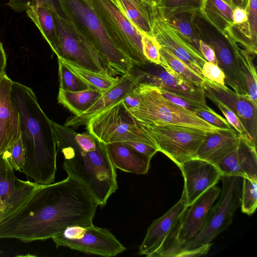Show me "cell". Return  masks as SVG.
<instances>
[{
  "mask_svg": "<svg viewBox=\"0 0 257 257\" xmlns=\"http://www.w3.org/2000/svg\"><path fill=\"white\" fill-rule=\"evenodd\" d=\"M98 206L86 187L71 177L41 185L19 210L0 222V238L29 242L52 238L71 226H89Z\"/></svg>",
  "mask_w": 257,
  "mask_h": 257,
  "instance_id": "obj_1",
  "label": "cell"
},
{
  "mask_svg": "<svg viewBox=\"0 0 257 257\" xmlns=\"http://www.w3.org/2000/svg\"><path fill=\"white\" fill-rule=\"evenodd\" d=\"M11 96L19 114L25 152L22 172L38 184L52 183L58 151L52 120L41 108L31 88L13 81Z\"/></svg>",
  "mask_w": 257,
  "mask_h": 257,
  "instance_id": "obj_2",
  "label": "cell"
},
{
  "mask_svg": "<svg viewBox=\"0 0 257 257\" xmlns=\"http://www.w3.org/2000/svg\"><path fill=\"white\" fill-rule=\"evenodd\" d=\"M57 151L64 156L63 168L68 176L82 184L97 201L104 206L117 190L116 168L105 145L97 140L95 145L81 147L74 138V130L52 120Z\"/></svg>",
  "mask_w": 257,
  "mask_h": 257,
  "instance_id": "obj_3",
  "label": "cell"
},
{
  "mask_svg": "<svg viewBox=\"0 0 257 257\" xmlns=\"http://www.w3.org/2000/svg\"><path fill=\"white\" fill-rule=\"evenodd\" d=\"M221 195L208 212L203 226L192 239L180 245L171 256H195L207 253L212 241L231 224L233 216L240 206L243 177L222 175Z\"/></svg>",
  "mask_w": 257,
  "mask_h": 257,
  "instance_id": "obj_4",
  "label": "cell"
},
{
  "mask_svg": "<svg viewBox=\"0 0 257 257\" xmlns=\"http://www.w3.org/2000/svg\"><path fill=\"white\" fill-rule=\"evenodd\" d=\"M135 90L140 96V104L135 108L126 109L139 124L165 123L207 133H215L221 130L201 118L194 112L167 99L156 86L140 82Z\"/></svg>",
  "mask_w": 257,
  "mask_h": 257,
  "instance_id": "obj_5",
  "label": "cell"
},
{
  "mask_svg": "<svg viewBox=\"0 0 257 257\" xmlns=\"http://www.w3.org/2000/svg\"><path fill=\"white\" fill-rule=\"evenodd\" d=\"M72 24L106 61L110 72L121 75L134 67L132 61L112 42L95 14L90 0H61Z\"/></svg>",
  "mask_w": 257,
  "mask_h": 257,
  "instance_id": "obj_6",
  "label": "cell"
},
{
  "mask_svg": "<svg viewBox=\"0 0 257 257\" xmlns=\"http://www.w3.org/2000/svg\"><path fill=\"white\" fill-rule=\"evenodd\" d=\"M101 24L115 46L134 65L142 67L148 61L144 55L141 33L112 0H90Z\"/></svg>",
  "mask_w": 257,
  "mask_h": 257,
  "instance_id": "obj_7",
  "label": "cell"
},
{
  "mask_svg": "<svg viewBox=\"0 0 257 257\" xmlns=\"http://www.w3.org/2000/svg\"><path fill=\"white\" fill-rule=\"evenodd\" d=\"M193 22L200 39L214 50L217 65L225 75V82L235 92L247 97L239 67L240 48L237 43L227 32L223 33L211 24L201 12L193 14Z\"/></svg>",
  "mask_w": 257,
  "mask_h": 257,
  "instance_id": "obj_8",
  "label": "cell"
},
{
  "mask_svg": "<svg viewBox=\"0 0 257 257\" xmlns=\"http://www.w3.org/2000/svg\"><path fill=\"white\" fill-rule=\"evenodd\" d=\"M85 125L88 132L104 144L136 142L157 148L121 101L92 117Z\"/></svg>",
  "mask_w": 257,
  "mask_h": 257,
  "instance_id": "obj_9",
  "label": "cell"
},
{
  "mask_svg": "<svg viewBox=\"0 0 257 257\" xmlns=\"http://www.w3.org/2000/svg\"><path fill=\"white\" fill-rule=\"evenodd\" d=\"M139 124L156 144L159 152L165 154L178 167L184 162L196 158L199 147L209 133L165 123Z\"/></svg>",
  "mask_w": 257,
  "mask_h": 257,
  "instance_id": "obj_10",
  "label": "cell"
},
{
  "mask_svg": "<svg viewBox=\"0 0 257 257\" xmlns=\"http://www.w3.org/2000/svg\"><path fill=\"white\" fill-rule=\"evenodd\" d=\"M58 43L56 55L84 69L110 74L106 61L91 43L68 21L53 12Z\"/></svg>",
  "mask_w": 257,
  "mask_h": 257,
  "instance_id": "obj_11",
  "label": "cell"
},
{
  "mask_svg": "<svg viewBox=\"0 0 257 257\" xmlns=\"http://www.w3.org/2000/svg\"><path fill=\"white\" fill-rule=\"evenodd\" d=\"M52 238L57 248L65 246L105 257L114 256L126 250L108 229L93 224L86 227L70 226Z\"/></svg>",
  "mask_w": 257,
  "mask_h": 257,
  "instance_id": "obj_12",
  "label": "cell"
},
{
  "mask_svg": "<svg viewBox=\"0 0 257 257\" xmlns=\"http://www.w3.org/2000/svg\"><path fill=\"white\" fill-rule=\"evenodd\" d=\"M221 190L216 184L212 186L187 207L166 241L161 257H170L175 249L199 233Z\"/></svg>",
  "mask_w": 257,
  "mask_h": 257,
  "instance_id": "obj_13",
  "label": "cell"
},
{
  "mask_svg": "<svg viewBox=\"0 0 257 257\" xmlns=\"http://www.w3.org/2000/svg\"><path fill=\"white\" fill-rule=\"evenodd\" d=\"M202 88L205 97L213 103L219 102L225 105L238 117L248 139L256 146L257 106L246 96L208 80L205 81Z\"/></svg>",
  "mask_w": 257,
  "mask_h": 257,
  "instance_id": "obj_14",
  "label": "cell"
},
{
  "mask_svg": "<svg viewBox=\"0 0 257 257\" xmlns=\"http://www.w3.org/2000/svg\"><path fill=\"white\" fill-rule=\"evenodd\" d=\"M40 185L18 179L5 156L1 155L0 222L19 210Z\"/></svg>",
  "mask_w": 257,
  "mask_h": 257,
  "instance_id": "obj_15",
  "label": "cell"
},
{
  "mask_svg": "<svg viewBox=\"0 0 257 257\" xmlns=\"http://www.w3.org/2000/svg\"><path fill=\"white\" fill-rule=\"evenodd\" d=\"M152 33L160 46L168 50L190 68L203 76L202 68L207 61L159 14L154 22Z\"/></svg>",
  "mask_w": 257,
  "mask_h": 257,
  "instance_id": "obj_16",
  "label": "cell"
},
{
  "mask_svg": "<svg viewBox=\"0 0 257 257\" xmlns=\"http://www.w3.org/2000/svg\"><path fill=\"white\" fill-rule=\"evenodd\" d=\"M187 197L183 188L178 202L148 227L139 247V254L149 257L161 256L165 244L172 231L188 207Z\"/></svg>",
  "mask_w": 257,
  "mask_h": 257,
  "instance_id": "obj_17",
  "label": "cell"
},
{
  "mask_svg": "<svg viewBox=\"0 0 257 257\" xmlns=\"http://www.w3.org/2000/svg\"><path fill=\"white\" fill-rule=\"evenodd\" d=\"M137 69L140 75V82L157 87L188 100L204 105L206 103L203 88L191 85L184 81L174 77L158 65L147 62ZM139 82V83H140Z\"/></svg>",
  "mask_w": 257,
  "mask_h": 257,
  "instance_id": "obj_18",
  "label": "cell"
},
{
  "mask_svg": "<svg viewBox=\"0 0 257 257\" xmlns=\"http://www.w3.org/2000/svg\"><path fill=\"white\" fill-rule=\"evenodd\" d=\"M179 168L184 180L188 206L209 188L217 184L222 176L214 164L198 158L184 162Z\"/></svg>",
  "mask_w": 257,
  "mask_h": 257,
  "instance_id": "obj_19",
  "label": "cell"
},
{
  "mask_svg": "<svg viewBox=\"0 0 257 257\" xmlns=\"http://www.w3.org/2000/svg\"><path fill=\"white\" fill-rule=\"evenodd\" d=\"M139 79L140 75L137 70L132 68L122 75L116 82L104 92L101 97L84 112L68 119L64 125L69 127L85 125L92 117L121 101L139 83Z\"/></svg>",
  "mask_w": 257,
  "mask_h": 257,
  "instance_id": "obj_20",
  "label": "cell"
},
{
  "mask_svg": "<svg viewBox=\"0 0 257 257\" xmlns=\"http://www.w3.org/2000/svg\"><path fill=\"white\" fill-rule=\"evenodd\" d=\"M13 81L6 72L0 77V155L21 138L19 114L11 96Z\"/></svg>",
  "mask_w": 257,
  "mask_h": 257,
  "instance_id": "obj_21",
  "label": "cell"
},
{
  "mask_svg": "<svg viewBox=\"0 0 257 257\" xmlns=\"http://www.w3.org/2000/svg\"><path fill=\"white\" fill-rule=\"evenodd\" d=\"M215 165L222 175L257 180L256 146L247 138L240 136L236 149Z\"/></svg>",
  "mask_w": 257,
  "mask_h": 257,
  "instance_id": "obj_22",
  "label": "cell"
},
{
  "mask_svg": "<svg viewBox=\"0 0 257 257\" xmlns=\"http://www.w3.org/2000/svg\"><path fill=\"white\" fill-rule=\"evenodd\" d=\"M239 140V134L233 128L209 133L199 147L196 158L215 164L234 151Z\"/></svg>",
  "mask_w": 257,
  "mask_h": 257,
  "instance_id": "obj_23",
  "label": "cell"
},
{
  "mask_svg": "<svg viewBox=\"0 0 257 257\" xmlns=\"http://www.w3.org/2000/svg\"><path fill=\"white\" fill-rule=\"evenodd\" d=\"M131 23L142 34L153 36L158 15L156 5L149 0H112Z\"/></svg>",
  "mask_w": 257,
  "mask_h": 257,
  "instance_id": "obj_24",
  "label": "cell"
},
{
  "mask_svg": "<svg viewBox=\"0 0 257 257\" xmlns=\"http://www.w3.org/2000/svg\"><path fill=\"white\" fill-rule=\"evenodd\" d=\"M105 145L110 160L116 169L136 174L148 173L152 158L123 143Z\"/></svg>",
  "mask_w": 257,
  "mask_h": 257,
  "instance_id": "obj_25",
  "label": "cell"
},
{
  "mask_svg": "<svg viewBox=\"0 0 257 257\" xmlns=\"http://www.w3.org/2000/svg\"><path fill=\"white\" fill-rule=\"evenodd\" d=\"M246 10L247 21L239 25L233 24L227 32L236 43L255 57L257 52V0H248Z\"/></svg>",
  "mask_w": 257,
  "mask_h": 257,
  "instance_id": "obj_26",
  "label": "cell"
},
{
  "mask_svg": "<svg viewBox=\"0 0 257 257\" xmlns=\"http://www.w3.org/2000/svg\"><path fill=\"white\" fill-rule=\"evenodd\" d=\"M161 66L175 78L197 87H203L207 80L190 68L165 48L160 46Z\"/></svg>",
  "mask_w": 257,
  "mask_h": 257,
  "instance_id": "obj_27",
  "label": "cell"
},
{
  "mask_svg": "<svg viewBox=\"0 0 257 257\" xmlns=\"http://www.w3.org/2000/svg\"><path fill=\"white\" fill-rule=\"evenodd\" d=\"M103 92L90 88L76 92L59 89L57 100L59 103L67 108L75 116H79L97 101Z\"/></svg>",
  "mask_w": 257,
  "mask_h": 257,
  "instance_id": "obj_28",
  "label": "cell"
},
{
  "mask_svg": "<svg viewBox=\"0 0 257 257\" xmlns=\"http://www.w3.org/2000/svg\"><path fill=\"white\" fill-rule=\"evenodd\" d=\"M25 11L28 17L38 28L53 52L56 54L58 37L53 11L40 7H32Z\"/></svg>",
  "mask_w": 257,
  "mask_h": 257,
  "instance_id": "obj_29",
  "label": "cell"
},
{
  "mask_svg": "<svg viewBox=\"0 0 257 257\" xmlns=\"http://www.w3.org/2000/svg\"><path fill=\"white\" fill-rule=\"evenodd\" d=\"M233 10L223 0H205L201 13L211 24L225 33L233 24Z\"/></svg>",
  "mask_w": 257,
  "mask_h": 257,
  "instance_id": "obj_30",
  "label": "cell"
},
{
  "mask_svg": "<svg viewBox=\"0 0 257 257\" xmlns=\"http://www.w3.org/2000/svg\"><path fill=\"white\" fill-rule=\"evenodd\" d=\"M73 73L83 80L90 88L105 92L110 88L118 79L110 74H104L90 71L77 65L75 63L60 58Z\"/></svg>",
  "mask_w": 257,
  "mask_h": 257,
  "instance_id": "obj_31",
  "label": "cell"
},
{
  "mask_svg": "<svg viewBox=\"0 0 257 257\" xmlns=\"http://www.w3.org/2000/svg\"><path fill=\"white\" fill-rule=\"evenodd\" d=\"M194 14L188 12L178 13L168 16L163 19L176 29L201 54L199 48L200 39L193 22Z\"/></svg>",
  "mask_w": 257,
  "mask_h": 257,
  "instance_id": "obj_32",
  "label": "cell"
},
{
  "mask_svg": "<svg viewBox=\"0 0 257 257\" xmlns=\"http://www.w3.org/2000/svg\"><path fill=\"white\" fill-rule=\"evenodd\" d=\"M252 56L245 49H239L238 64L245 83L247 97L257 106V76Z\"/></svg>",
  "mask_w": 257,
  "mask_h": 257,
  "instance_id": "obj_33",
  "label": "cell"
},
{
  "mask_svg": "<svg viewBox=\"0 0 257 257\" xmlns=\"http://www.w3.org/2000/svg\"><path fill=\"white\" fill-rule=\"evenodd\" d=\"M203 5V0H160L156 6L159 15L164 19L178 13L201 12Z\"/></svg>",
  "mask_w": 257,
  "mask_h": 257,
  "instance_id": "obj_34",
  "label": "cell"
},
{
  "mask_svg": "<svg viewBox=\"0 0 257 257\" xmlns=\"http://www.w3.org/2000/svg\"><path fill=\"white\" fill-rule=\"evenodd\" d=\"M7 5L18 13L32 7H44L52 10L65 20L67 18L61 0H9Z\"/></svg>",
  "mask_w": 257,
  "mask_h": 257,
  "instance_id": "obj_35",
  "label": "cell"
},
{
  "mask_svg": "<svg viewBox=\"0 0 257 257\" xmlns=\"http://www.w3.org/2000/svg\"><path fill=\"white\" fill-rule=\"evenodd\" d=\"M58 62L59 89L76 92L90 88L89 86L64 64L60 59L58 58Z\"/></svg>",
  "mask_w": 257,
  "mask_h": 257,
  "instance_id": "obj_36",
  "label": "cell"
},
{
  "mask_svg": "<svg viewBox=\"0 0 257 257\" xmlns=\"http://www.w3.org/2000/svg\"><path fill=\"white\" fill-rule=\"evenodd\" d=\"M257 180L243 177L240 206L241 211L252 214L257 207Z\"/></svg>",
  "mask_w": 257,
  "mask_h": 257,
  "instance_id": "obj_37",
  "label": "cell"
},
{
  "mask_svg": "<svg viewBox=\"0 0 257 257\" xmlns=\"http://www.w3.org/2000/svg\"><path fill=\"white\" fill-rule=\"evenodd\" d=\"M3 154L14 170L22 172L25 163V152L21 138Z\"/></svg>",
  "mask_w": 257,
  "mask_h": 257,
  "instance_id": "obj_38",
  "label": "cell"
},
{
  "mask_svg": "<svg viewBox=\"0 0 257 257\" xmlns=\"http://www.w3.org/2000/svg\"><path fill=\"white\" fill-rule=\"evenodd\" d=\"M142 42L143 54L147 61L154 64L161 66L160 45L155 38L142 34Z\"/></svg>",
  "mask_w": 257,
  "mask_h": 257,
  "instance_id": "obj_39",
  "label": "cell"
},
{
  "mask_svg": "<svg viewBox=\"0 0 257 257\" xmlns=\"http://www.w3.org/2000/svg\"><path fill=\"white\" fill-rule=\"evenodd\" d=\"M159 91L161 94L167 99L191 111L195 112L200 109H205L209 111L212 110L208 105H204L197 102L192 101L169 91L161 89H159Z\"/></svg>",
  "mask_w": 257,
  "mask_h": 257,
  "instance_id": "obj_40",
  "label": "cell"
},
{
  "mask_svg": "<svg viewBox=\"0 0 257 257\" xmlns=\"http://www.w3.org/2000/svg\"><path fill=\"white\" fill-rule=\"evenodd\" d=\"M202 73L207 80L222 86H226L225 75L218 65L206 61L202 66Z\"/></svg>",
  "mask_w": 257,
  "mask_h": 257,
  "instance_id": "obj_41",
  "label": "cell"
},
{
  "mask_svg": "<svg viewBox=\"0 0 257 257\" xmlns=\"http://www.w3.org/2000/svg\"><path fill=\"white\" fill-rule=\"evenodd\" d=\"M194 113L198 116L217 128L224 130L233 128L225 118L217 114L213 109L210 111L200 109Z\"/></svg>",
  "mask_w": 257,
  "mask_h": 257,
  "instance_id": "obj_42",
  "label": "cell"
},
{
  "mask_svg": "<svg viewBox=\"0 0 257 257\" xmlns=\"http://www.w3.org/2000/svg\"><path fill=\"white\" fill-rule=\"evenodd\" d=\"M214 103L218 106L225 116L226 118L225 119L231 126L235 130L239 135L242 137L246 138L248 139L243 125L238 117L228 107L223 103L219 102H215Z\"/></svg>",
  "mask_w": 257,
  "mask_h": 257,
  "instance_id": "obj_43",
  "label": "cell"
},
{
  "mask_svg": "<svg viewBox=\"0 0 257 257\" xmlns=\"http://www.w3.org/2000/svg\"><path fill=\"white\" fill-rule=\"evenodd\" d=\"M123 143L130 146L137 151L151 158H152L155 154L159 152L158 149L156 147L143 143L127 142Z\"/></svg>",
  "mask_w": 257,
  "mask_h": 257,
  "instance_id": "obj_44",
  "label": "cell"
},
{
  "mask_svg": "<svg viewBox=\"0 0 257 257\" xmlns=\"http://www.w3.org/2000/svg\"><path fill=\"white\" fill-rule=\"evenodd\" d=\"M199 48L202 55L207 61L217 65L214 51L210 46L200 40Z\"/></svg>",
  "mask_w": 257,
  "mask_h": 257,
  "instance_id": "obj_45",
  "label": "cell"
},
{
  "mask_svg": "<svg viewBox=\"0 0 257 257\" xmlns=\"http://www.w3.org/2000/svg\"><path fill=\"white\" fill-rule=\"evenodd\" d=\"M135 88L128 93L121 100L124 105L127 108H135L138 106L140 104V97L138 93L135 91Z\"/></svg>",
  "mask_w": 257,
  "mask_h": 257,
  "instance_id": "obj_46",
  "label": "cell"
},
{
  "mask_svg": "<svg viewBox=\"0 0 257 257\" xmlns=\"http://www.w3.org/2000/svg\"><path fill=\"white\" fill-rule=\"evenodd\" d=\"M233 23L235 25L243 24L247 20V14L246 9L236 7L233 10Z\"/></svg>",
  "mask_w": 257,
  "mask_h": 257,
  "instance_id": "obj_47",
  "label": "cell"
},
{
  "mask_svg": "<svg viewBox=\"0 0 257 257\" xmlns=\"http://www.w3.org/2000/svg\"><path fill=\"white\" fill-rule=\"evenodd\" d=\"M7 65V56L3 45L0 41V77L5 73Z\"/></svg>",
  "mask_w": 257,
  "mask_h": 257,
  "instance_id": "obj_48",
  "label": "cell"
},
{
  "mask_svg": "<svg viewBox=\"0 0 257 257\" xmlns=\"http://www.w3.org/2000/svg\"><path fill=\"white\" fill-rule=\"evenodd\" d=\"M203 2L205 0H203ZM225 3H226L227 4H228L229 6H230L232 9H234L236 7L233 5V3L232 2L231 0H223Z\"/></svg>",
  "mask_w": 257,
  "mask_h": 257,
  "instance_id": "obj_49",
  "label": "cell"
},
{
  "mask_svg": "<svg viewBox=\"0 0 257 257\" xmlns=\"http://www.w3.org/2000/svg\"><path fill=\"white\" fill-rule=\"evenodd\" d=\"M154 4L157 5L160 2V0H149Z\"/></svg>",
  "mask_w": 257,
  "mask_h": 257,
  "instance_id": "obj_50",
  "label": "cell"
},
{
  "mask_svg": "<svg viewBox=\"0 0 257 257\" xmlns=\"http://www.w3.org/2000/svg\"></svg>",
  "mask_w": 257,
  "mask_h": 257,
  "instance_id": "obj_51",
  "label": "cell"
}]
</instances>
